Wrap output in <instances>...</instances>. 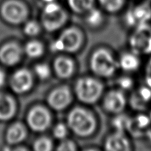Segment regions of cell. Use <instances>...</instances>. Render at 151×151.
<instances>
[{
    "mask_svg": "<svg viewBox=\"0 0 151 151\" xmlns=\"http://www.w3.org/2000/svg\"><path fill=\"white\" fill-rule=\"evenodd\" d=\"M67 125L75 135L87 137L95 131L97 121L88 110L82 107H75L68 114Z\"/></svg>",
    "mask_w": 151,
    "mask_h": 151,
    "instance_id": "cell-1",
    "label": "cell"
},
{
    "mask_svg": "<svg viewBox=\"0 0 151 151\" xmlns=\"http://www.w3.org/2000/svg\"><path fill=\"white\" fill-rule=\"evenodd\" d=\"M103 83L94 78H82L75 83V91L80 101L86 104H94L98 101L103 93Z\"/></svg>",
    "mask_w": 151,
    "mask_h": 151,
    "instance_id": "cell-2",
    "label": "cell"
},
{
    "mask_svg": "<svg viewBox=\"0 0 151 151\" xmlns=\"http://www.w3.org/2000/svg\"><path fill=\"white\" fill-rule=\"evenodd\" d=\"M90 66L91 71L102 78L111 77L119 66L113 55L105 49H99L93 53Z\"/></svg>",
    "mask_w": 151,
    "mask_h": 151,
    "instance_id": "cell-3",
    "label": "cell"
},
{
    "mask_svg": "<svg viewBox=\"0 0 151 151\" xmlns=\"http://www.w3.org/2000/svg\"><path fill=\"white\" fill-rule=\"evenodd\" d=\"M67 19L66 10L56 1L47 3L41 13V24L47 32H55L66 24Z\"/></svg>",
    "mask_w": 151,
    "mask_h": 151,
    "instance_id": "cell-4",
    "label": "cell"
},
{
    "mask_svg": "<svg viewBox=\"0 0 151 151\" xmlns=\"http://www.w3.org/2000/svg\"><path fill=\"white\" fill-rule=\"evenodd\" d=\"M83 38L81 31L75 27L64 29L57 39L51 44L53 52H64L73 53L81 48Z\"/></svg>",
    "mask_w": 151,
    "mask_h": 151,
    "instance_id": "cell-5",
    "label": "cell"
},
{
    "mask_svg": "<svg viewBox=\"0 0 151 151\" xmlns=\"http://www.w3.org/2000/svg\"><path fill=\"white\" fill-rule=\"evenodd\" d=\"M3 20L12 25H19L27 20L29 10L26 4L19 0H6L0 7Z\"/></svg>",
    "mask_w": 151,
    "mask_h": 151,
    "instance_id": "cell-6",
    "label": "cell"
},
{
    "mask_svg": "<svg viewBox=\"0 0 151 151\" xmlns=\"http://www.w3.org/2000/svg\"><path fill=\"white\" fill-rule=\"evenodd\" d=\"M133 52L139 55L151 54V27L148 24L137 27L130 38Z\"/></svg>",
    "mask_w": 151,
    "mask_h": 151,
    "instance_id": "cell-7",
    "label": "cell"
},
{
    "mask_svg": "<svg viewBox=\"0 0 151 151\" xmlns=\"http://www.w3.org/2000/svg\"><path fill=\"white\" fill-rule=\"evenodd\" d=\"M51 114L47 108L42 106H35L30 109L27 116V122L32 131L44 132L51 125Z\"/></svg>",
    "mask_w": 151,
    "mask_h": 151,
    "instance_id": "cell-8",
    "label": "cell"
},
{
    "mask_svg": "<svg viewBox=\"0 0 151 151\" xmlns=\"http://www.w3.org/2000/svg\"><path fill=\"white\" fill-rule=\"evenodd\" d=\"M33 82V76L30 71L23 68L13 72L10 77V86L16 94H24L30 91Z\"/></svg>",
    "mask_w": 151,
    "mask_h": 151,
    "instance_id": "cell-9",
    "label": "cell"
},
{
    "mask_svg": "<svg viewBox=\"0 0 151 151\" xmlns=\"http://www.w3.org/2000/svg\"><path fill=\"white\" fill-rule=\"evenodd\" d=\"M72 101V94L67 86L58 87L51 91L47 97V103L55 111L66 109Z\"/></svg>",
    "mask_w": 151,
    "mask_h": 151,
    "instance_id": "cell-10",
    "label": "cell"
},
{
    "mask_svg": "<svg viewBox=\"0 0 151 151\" xmlns=\"http://www.w3.org/2000/svg\"><path fill=\"white\" fill-rule=\"evenodd\" d=\"M23 51L17 43H6L0 47V62L7 66H16L22 60Z\"/></svg>",
    "mask_w": 151,
    "mask_h": 151,
    "instance_id": "cell-11",
    "label": "cell"
},
{
    "mask_svg": "<svg viewBox=\"0 0 151 151\" xmlns=\"http://www.w3.org/2000/svg\"><path fill=\"white\" fill-rule=\"evenodd\" d=\"M127 104L125 95L121 90H112L106 94L103 100L105 110L111 114H120Z\"/></svg>",
    "mask_w": 151,
    "mask_h": 151,
    "instance_id": "cell-12",
    "label": "cell"
},
{
    "mask_svg": "<svg viewBox=\"0 0 151 151\" xmlns=\"http://www.w3.org/2000/svg\"><path fill=\"white\" fill-rule=\"evenodd\" d=\"M151 19V6L143 3L130 10L126 14V22L134 27L147 24Z\"/></svg>",
    "mask_w": 151,
    "mask_h": 151,
    "instance_id": "cell-13",
    "label": "cell"
},
{
    "mask_svg": "<svg viewBox=\"0 0 151 151\" xmlns=\"http://www.w3.org/2000/svg\"><path fill=\"white\" fill-rule=\"evenodd\" d=\"M17 104L10 94L0 91V122H7L14 117Z\"/></svg>",
    "mask_w": 151,
    "mask_h": 151,
    "instance_id": "cell-14",
    "label": "cell"
},
{
    "mask_svg": "<svg viewBox=\"0 0 151 151\" xmlns=\"http://www.w3.org/2000/svg\"><path fill=\"white\" fill-rule=\"evenodd\" d=\"M151 119L146 115H137L134 118H130L128 131L134 137L146 136L150 129Z\"/></svg>",
    "mask_w": 151,
    "mask_h": 151,
    "instance_id": "cell-15",
    "label": "cell"
},
{
    "mask_svg": "<svg viewBox=\"0 0 151 151\" xmlns=\"http://www.w3.org/2000/svg\"><path fill=\"white\" fill-rule=\"evenodd\" d=\"M105 148L109 151H129L131 150V143L125 132L116 131L109 136L105 142Z\"/></svg>",
    "mask_w": 151,
    "mask_h": 151,
    "instance_id": "cell-16",
    "label": "cell"
},
{
    "mask_svg": "<svg viewBox=\"0 0 151 151\" xmlns=\"http://www.w3.org/2000/svg\"><path fill=\"white\" fill-rule=\"evenodd\" d=\"M53 69L59 78L68 79L70 78L75 72V63L70 58L59 56L55 60Z\"/></svg>",
    "mask_w": 151,
    "mask_h": 151,
    "instance_id": "cell-17",
    "label": "cell"
},
{
    "mask_svg": "<svg viewBox=\"0 0 151 151\" xmlns=\"http://www.w3.org/2000/svg\"><path fill=\"white\" fill-rule=\"evenodd\" d=\"M27 136V131L24 125L20 122L13 123L7 128L5 134L6 142L8 145H19Z\"/></svg>",
    "mask_w": 151,
    "mask_h": 151,
    "instance_id": "cell-18",
    "label": "cell"
},
{
    "mask_svg": "<svg viewBox=\"0 0 151 151\" xmlns=\"http://www.w3.org/2000/svg\"><path fill=\"white\" fill-rule=\"evenodd\" d=\"M151 102V87H141L136 91L131 98V105L136 110H143L146 109Z\"/></svg>",
    "mask_w": 151,
    "mask_h": 151,
    "instance_id": "cell-19",
    "label": "cell"
},
{
    "mask_svg": "<svg viewBox=\"0 0 151 151\" xmlns=\"http://www.w3.org/2000/svg\"><path fill=\"white\" fill-rule=\"evenodd\" d=\"M140 60L136 53H125L122 55L119 62V66L126 72H134L139 67Z\"/></svg>",
    "mask_w": 151,
    "mask_h": 151,
    "instance_id": "cell-20",
    "label": "cell"
},
{
    "mask_svg": "<svg viewBox=\"0 0 151 151\" xmlns=\"http://www.w3.org/2000/svg\"><path fill=\"white\" fill-rule=\"evenodd\" d=\"M24 51L30 58H38L44 53V47L40 41L32 40L27 43Z\"/></svg>",
    "mask_w": 151,
    "mask_h": 151,
    "instance_id": "cell-21",
    "label": "cell"
},
{
    "mask_svg": "<svg viewBox=\"0 0 151 151\" xmlns=\"http://www.w3.org/2000/svg\"><path fill=\"white\" fill-rule=\"evenodd\" d=\"M69 7L77 13H86L94 7V0H67Z\"/></svg>",
    "mask_w": 151,
    "mask_h": 151,
    "instance_id": "cell-22",
    "label": "cell"
},
{
    "mask_svg": "<svg viewBox=\"0 0 151 151\" xmlns=\"http://www.w3.org/2000/svg\"><path fill=\"white\" fill-rule=\"evenodd\" d=\"M86 16V22L89 26L92 27H99L103 22V15L99 9L91 8L88 10Z\"/></svg>",
    "mask_w": 151,
    "mask_h": 151,
    "instance_id": "cell-23",
    "label": "cell"
},
{
    "mask_svg": "<svg viewBox=\"0 0 151 151\" xmlns=\"http://www.w3.org/2000/svg\"><path fill=\"white\" fill-rule=\"evenodd\" d=\"M103 10L109 13H116L124 5L125 0H98Z\"/></svg>",
    "mask_w": 151,
    "mask_h": 151,
    "instance_id": "cell-24",
    "label": "cell"
},
{
    "mask_svg": "<svg viewBox=\"0 0 151 151\" xmlns=\"http://www.w3.org/2000/svg\"><path fill=\"white\" fill-rule=\"evenodd\" d=\"M52 141L47 137H40L33 143V149L36 151H50L52 150Z\"/></svg>",
    "mask_w": 151,
    "mask_h": 151,
    "instance_id": "cell-25",
    "label": "cell"
},
{
    "mask_svg": "<svg viewBox=\"0 0 151 151\" xmlns=\"http://www.w3.org/2000/svg\"><path fill=\"white\" fill-rule=\"evenodd\" d=\"M129 122L130 117L123 114L118 115L113 120V125L114 128H116V131L125 132L128 131Z\"/></svg>",
    "mask_w": 151,
    "mask_h": 151,
    "instance_id": "cell-26",
    "label": "cell"
},
{
    "mask_svg": "<svg viewBox=\"0 0 151 151\" xmlns=\"http://www.w3.org/2000/svg\"><path fill=\"white\" fill-rule=\"evenodd\" d=\"M34 71L37 77L42 81L48 79L51 75V69L47 63H41L35 65Z\"/></svg>",
    "mask_w": 151,
    "mask_h": 151,
    "instance_id": "cell-27",
    "label": "cell"
},
{
    "mask_svg": "<svg viewBox=\"0 0 151 151\" xmlns=\"http://www.w3.org/2000/svg\"><path fill=\"white\" fill-rule=\"evenodd\" d=\"M24 32L28 36L35 37L41 32V25L35 21H29L25 24Z\"/></svg>",
    "mask_w": 151,
    "mask_h": 151,
    "instance_id": "cell-28",
    "label": "cell"
},
{
    "mask_svg": "<svg viewBox=\"0 0 151 151\" xmlns=\"http://www.w3.org/2000/svg\"><path fill=\"white\" fill-rule=\"evenodd\" d=\"M68 133H69V127L63 123H58L54 127L52 131V134L55 138L59 140L66 139Z\"/></svg>",
    "mask_w": 151,
    "mask_h": 151,
    "instance_id": "cell-29",
    "label": "cell"
},
{
    "mask_svg": "<svg viewBox=\"0 0 151 151\" xmlns=\"http://www.w3.org/2000/svg\"><path fill=\"white\" fill-rule=\"evenodd\" d=\"M77 150V145L72 140L65 139L61 140V142L57 147V150L59 151H75Z\"/></svg>",
    "mask_w": 151,
    "mask_h": 151,
    "instance_id": "cell-30",
    "label": "cell"
},
{
    "mask_svg": "<svg viewBox=\"0 0 151 151\" xmlns=\"http://www.w3.org/2000/svg\"><path fill=\"white\" fill-rule=\"evenodd\" d=\"M118 84H119V87L122 89L128 90L133 86L134 81L131 78H128V77H123L118 81Z\"/></svg>",
    "mask_w": 151,
    "mask_h": 151,
    "instance_id": "cell-31",
    "label": "cell"
},
{
    "mask_svg": "<svg viewBox=\"0 0 151 151\" xmlns=\"http://www.w3.org/2000/svg\"><path fill=\"white\" fill-rule=\"evenodd\" d=\"M145 81L147 86L151 87V58L148 61L147 66H146Z\"/></svg>",
    "mask_w": 151,
    "mask_h": 151,
    "instance_id": "cell-32",
    "label": "cell"
},
{
    "mask_svg": "<svg viewBox=\"0 0 151 151\" xmlns=\"http://www.w3.org/2000/svg\"><path fill=\"white\" fill-rule=\"evenodd\" d=\"M6 81V75L4 71L0 68V88L4 85Z\"/></svg>",
    "mask_w": 151,
    "mask_h": 151,
    "instance_id": "cell-33",
    "label": "cell"
},
{
    "mask_svg": "<svg viewBox=\"0 0 151 151\" xmlns=\"http://www.w3.org/2000/svg\"><path fill=\"white\" fill-rule=\"evenodd\" d=\"M146 136H147V138H148L149 139H150V141H151V129L149 130L148 132H147V134H146Z\"/></svg>",
    "mask_w": 151,
    "mask_h": 151,
    "instance_id": "cell-34",
    "label": "cell"
},
{
    "mask_svg": "<svg viewBox=\"0 0 151 151\" xmlns=\"http://www.w3.org/2000/svg\"><path fill=\"white\" fill-rule=\"evenodd\" d=\"M44 2H45L46 4L47 3H50V2H54V1H56V0H42Z\"/></svg>",
    "mask_w": 151,
    "mask_h": 151,
    "instance_id": "cell-35",
    "label": "cell"
},
{
    "mask_svg": "<svg viewBox=\"0 0 151 151\" xmlns=\"http://www.w3.org/2000/svg\"><path fill=\"white\" fill-rule=\"evenodd\" d=\"M150 119H151V112H150Z\"/></svg>",
    "mask_w": 151,
    "mask_h": 151,
    "instance_id": "cell-36",
    "label": "cell"
}]
</instances>
